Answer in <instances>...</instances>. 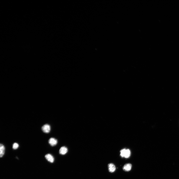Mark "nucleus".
<instances>
[{"mask_svg": "<svg viewBox=\"0 0 179 179\" xmlns=\"http://www.w3.org/2000/svg\"><path fill=\"white\" fill-rule=\"evenodd\" d=\"M42 131L45 133H48L51 130V127L48 124H45L43 125L42 128Z\"/></svg>", "mask_w": 179, "mask_h": 179, "instance_id": "2", "label": "nucleus"}, {"mask_svg": "<svg viewBox=\"0 0 179 179\" xmlns=\"http://www.w3.org/2000/svg\"><path fill=\"white\" fill-rule=\"evenodd\" d=\"M19 146V145L16 143H15L12 146V148L13 149L16 150L17 149Z\"/></svg>", "mask_w": 179, "mask_h": 179, "instance_id": "9", "label": "nucleus"}, {"mask_svg": "<svg viewBox=\"0 0 179 179\" xmlns=\"http://www.w3.org/2000/svg\"><path fill=\"white\" fill-rule=\"evenodd\" d=\"M49 144L52 146H54L56 145L57 144V141L56 139L53 138H50L49 141Z\"/></svg>", "mask_w": 179, "mask_h": 179, "instance_id": "3", "label": "nucleus"}, {"mask_svg": "<svg viewBox=\"0 0 179 179\" xmlns=\"http://www.w3.org/2000/svg\"><path fill=\"white\" fill-rule=\"evenodd\" d=\"M5 148L4 146L2 144L0 145V157L2 158L4 155V152H5Z\"/></svg>", "mask_w": 179, "mask_h": 179, "instance_id": "8", "label": "nucleus"}, {"mask_svg": "<svg viewBox=\"0 0 179 179\" xmlns=\"http://www.w3.org/2000/svg\"><path fill=\"white\" fill-rule=\"evenodd\" d=\"M68 151V149L65 146L62 147L60 150L59 153L61 155L65 154Z\"/></svg>", "mask_w": 179, "mask_h": 179, "instance_id": "7", "label": "nucleus"}, {"mask_svg": "<svg viewBox=\"0 0 179 179\" xmlns=\"http://www.w3.org/2000/svg\"><path fill=\"white\" fill-rule=\"evenodd\" d=\"M130 151L129 149H123L120 151V155L122 158H128L130 156Z\"/></svg>", "mask_w": 179, "mask_h": 179, "instance_id": "1", "label": "nucleus"}, {"mask_svg": "<svg viewBox=\"0 0 179 179\" xmlns=\"http://www.w3.org/2000/svg\"><path fill=\"white\" fill-rule=\"evenodd\" d=\"M108 167L109 171L111 173H113L115 171L116 167L115 165L112 163L109 164Z\"/></svg>", "mask_w": 179, "mask_h": 179, "instance_id": "5", "label": "nucleus"}, {"mask_svg": "<svg viewBox=\"0 0 179 179\" xmlns=\"http://www.w3.org/2000/svg\"><path fill=\"white\" fill-rule=\"evenodd\" d=\"M132 167L131 164L127 163L125 164L123 167V169L124 171H130Z\"/></svg>", "mask_w": 179, "mask_h": 179, "instance_id": "4", "label": "nucleus"}, {"mask_svg": "<svg viewBox=\"0 0 179 179\" xmlns=\"http://www.w3.org/2000/svg\"><path fill=\"white\" fill-rule=\"evenodd\" d=\"M46 159L49 162L53 163L54 161V158L51 155L49 154L46 155L45 156Z\"/></svg>", "mask_w": 179, "mask_h": 179, "instance_id": "6", "label": "nucleus"}]
</instances>
